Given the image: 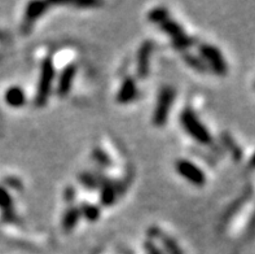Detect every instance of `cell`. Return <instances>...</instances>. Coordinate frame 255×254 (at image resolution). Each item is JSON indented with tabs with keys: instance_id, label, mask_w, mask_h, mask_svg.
Masks as SVG:
<instances>
[{
	"instance_id": "1",
	"label": "cell",
	"mask_w": 255,
	"mask_h": 254,
	"mask_svg": "<svg viewBox=\"0 0 255 254\" xmlns=\"http://www.w3.org/2000/svg\"><path fill=\"white\" fill-rule=\"evenodd\" d=\"M180 122L183 129L185 130L188 135L193 138L196 142L201 143V144L207 145L211 143V135L209 130L205 127V125L201 122L197 116L192 112L191 109H185L181 113Z\"/></svg>"
},
{
	"instance_id": "2",
	"label": "cell",
	"mask_w": 255,
	"mask_h": 254,
	"mask_svg": "<svg viewBox=\"0 0 255 254\" xmlns=\"http://www.w3.org/2000/svg\"><path fill=\"white\" fill-rule=\"evenodd\" d=\"M175 99V91L172 87H165L162 88L157 99L154 113H153V123L157 127H162L167 122L170 110L172 108V103Z\"/></svg>"
},
{
	"instance_id": "3",
	"label": "cell",
	"mask_w": 255,
	"mask_h": 254,
	"mask_svg": "<svg viewBox=\"0 0 255 254\" xmlns=\"http://www.w3.org/2000/svg\"><path fill=\"white\" fill-rule=\"evenodd\" d=\"M55 79V66L51 62V60H45L42 64V70H40V78H39L38 90H36V105L44 106L47 100L49 97V93L52 90V83Z\"/></svg>"
},
{
	"instance_id": "4",
	"label": "cell",
	"mask_w": 255,
	"mask_h": 254,
	"mask_svg": "<svg viewBox=\"0 0 255 254\" xmlns=\"http://www.w3.org/2000/svg\"><path fill=\"white\" fill-rule=\"evenodd\" d=\"M201 55L202 57L205 58V61L206 64L213 69V71L215 74L218 75H226L227 74V64L224 57L222 56L220 51L218 48H215L214 45H209V44H204L201 45L200 48Z\"/></svg>"
},
{
	"instance_id": "5",
	"label": "cell",
	"mask_w": 255,
	"mask_h": 254,
	"mask_svg": "<svg viewBox=\"0 0 255 254\" xmlns=\"http://www.w3.org/2000/svg\"><path fill=\"white\" fill-rule=\"evenodd\" d=\"M176 171L180 174L181 177L185 180L191 182L192 184L196 186H204L206 183V175H205L204 170L200 169L196 164L188 160H179L175 165Z\"/></svg>"
},
{
	"instance_id": "6",
	"label": "cell",
	"mask_w": 255,
	"mask_h": 254,
	"mask_svg": "<svg viewBox=\"0 0 255 254\" xmlns=\"http://www.w3.org/2000/svg\"><path fill=\"white\" fill-rule=\"evenodd\" d=\"M75 75H77V66H75V65H68V66L62 70L61 75H60V79H58L57 86V91L60 96L64 97L68 95L69 91L71 90V86H73Z\"/></svg>"
},
{
	"instance_id": "7",
	"label": "cell",
	"mask_w": 255,
	"mask_h": 254,
	"mask_svg": "<svg viewBox=\"0 0 255 254\" xmlns=\"http://www.w3.org/2000/svg\"><path fill=\"white\" fill-rule=\"evenodd\" d=\"M153 45L150 42H145L140 47L137 53V74L140 78H146L149 73V60L152 55Z\"/></svg>"
},
{
	"instance_id": "8",
	"label": "cell",
	"mask_w": 255,
	"mask_h": 254,
	"mask_svg": "<svg viewBox=\"0 0 255 254\" xmlns=\"http://www.w3.org/2000/svg\"><path fill=\"white\" fill-rule=\"evenodd\" d=\"M137 86H136L135 81L131 79V78H127L125 79L121 86L120 91H118V95H117V101L121 104H127L129 101H132L137 97Z\"/></svg>"
},
{
	"instance_id": "9",
	"label": "cell",
	"mask_w": 255,
	"mask_h": 254,
	"mask_svg": "<svg viewBox=\"0 0 255 254\" xmlns=\"http://www.w3.org/2000/svg\"><path fill=\"white\" fill-rule=\"evenodd\" d=\"M5 101L12 108H21L26 103V95L21 87L13 86L6 90Z\"/></svg>"
},
{
	"instance_id": "10",
	"label": "cell",
	"mask_w": 255,
	"mask_h": 254,
	"mask_svg": "<svg viewBox=\"0 0 255 254\" xmlns=\"http://www.w3.org/2000/svg\"><path fill=\"white\" fill-rule=\"evenodd\" d=\"M48 3H43V1H34V3H30L26 8V19L29 22H34L36 18L44 14L47 8H48Z\"/></svg>"
},
{
	"instance_id": "11",
	"label": "cell",
	"mask_w": 255,
	"mask_h": 254,
	"mask_svg": "<svg viewBox=\"0 0 255 254\" xmlns=\"http://www.w3.org/2000/svg\"><path fill=\"white\" fill-rule=\"evenodd\" d=\"M161 29L168 34L170 36H172L175 39L180 38V36L184 35V32H183V29H181V26L179 23L174 22L172 19H166L165 22L161 23Z\"/></svg>"
},
{
	"instance_id": "12",
	"label": "cell",
	"mask_w": 255,
	"mask_h": 254,
	"mask_svg": "<svg viewBox=\"0 0 255 254\" xmlns=\"http://www.w3.org/2000/svg\"><path fill=\"white\" fill-rule=\"evenodd\" d=\"M79 217H81V212H79L77 208H71V209H69L68 212L65 213L64 219H62V227H64L66 231L71 230L75 225H77Z\"/></svg>"
},
{
	"instance_id": "13",
	"label": "cell",
	"mask_w": 255,
	"mask_h": 254,
	"mask_svg": "<svg viewBox=\"0 0 255 254\" xmlns=\"http://www.w3.org/2000/svg\"><path fill=\"white\" fill-rule=\"evenodd\" d=\"M114 200H116V192H114L113 187H104L101 191V203L104 205H110L114 203Z\"/></svg>"
},
{
	"instance_id": "14",
	"label": "cell",
	"mask_w": 255,
	"mask_h": 254,
	"mask_svg": "<svg viewBox=\"0 0 255 254\" xmlns=\"http://www.w3.org/2000/svg\"><path fill=\"white\" fill-rule=\"evenodd\" d=\"M149 18H150L152 22L162 23L165 22L166 19H168V14L165 9H154L149 14Z\"/></svg>"
},
{
	"instance_id": "15",
	"label": "cell",
	"mask_w": 255,
	"mask_h": 254,
	"mask_svg": "<svg viewBox=\"0 0 255 254\" xmlns=\"http://www.w3.org/2000/svg\"><path fill=\"white\" fill-rule=\"evenodd\" d=\"M82 213H83V216L87 219H90V221H96V219L99 218V214H100L99 209L94 205H84L83 209H82Z\"/></svg>"
},
{
	"instance_id": "16",
	"label": "cell",
	"mask_w": 255,
	"mask_h": 254,
	"mask_svg": "<svg viewBox=\"0 0 255 254\" xmlns=\"http://www.w3.org/2000/svg\"><path fill=\"white\" fill-rule=\"evenodd\" d=\"M192 43H193V40L185 35L180 36V38H178V39H175V45H176V48H179V49H185L187 47L192 45Z\"/></svg>"
},
{
	"instance_id": "17",
	"label": "cell",
	"mask_w": 255,
	"mask_h": 254,
	"mask_svg": "<svg viewBox=\"0 0 255 254\" xmlns=\"http://www.w3.org/2000/svg\"><path fill=\"white\" fill-rule=\"evenodd\" d=\"M188 61V64L191 65V66H193L194 69H197V70H205V65L202 64V62L200 61V60H197V58H194L193 56H189L188 55V57L185 58Z\"/></svg>"
},
{
	"instance_id": "18",
	"label": "cell",
	"mask_w": 255,
	"mask_h": 254,
	"mask_svg": "<svg viewBox=\"0 0 255 254\" xmlns=\"http://www.w3.org/2000/svg\"><path fill=\"white\" fill-rule=\"evenodd\" d=\"M0 204L4 206H9L10 205V197L9 195L5 192L4 190L0 191Z\"/></svg>"
},
{
	"instance_id": "19",
	"label": "cell",
	"mask_w": 255,
	"mask_h": 254,
	"mask_svg": "<svg viewBox=\"0 0 255 254\" xmlns=\"http://www.w3.org/2000/svg\"><path fill=\"white\" fill-rule=\"evenodd\" d=\"M250 165H252L253 168H255V153H254V155H253L252 160H250Z\"/></svg>"
}]
</instances>
